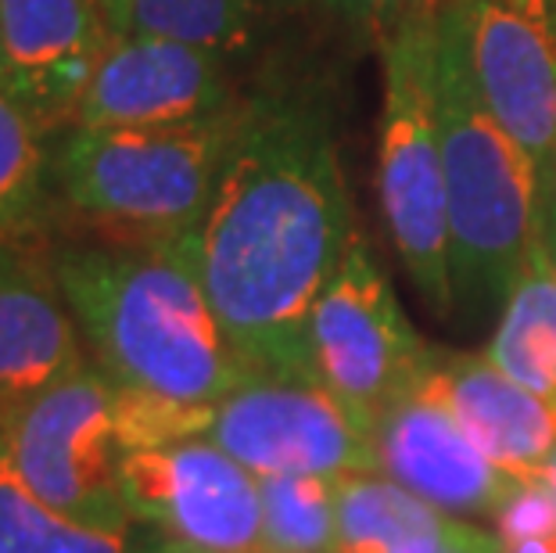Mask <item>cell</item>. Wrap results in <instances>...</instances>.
<instances>
[{
	"instance_id": "cell-1",
	"label": "cell",
	"mask_w": 556,
	"mask_h": 553,
	"mask_svg": "<svg viewBox=\"0 0 556 553\" xmlns=\"http://www.w3.org/2000/svg\"><path fill=\"white\" fill-rule=\"evenodd\" d=\"M356 227L324 76L274 68L244 87L216 194L198 227V269L241 367L313 378L309 316Z\"/></svg>"
},
{
	"instance_id": "cell-2",
	"label": "cell",
	"mask_w": 556,
	"mask_h": 553,
	"mask_svg": "<svg viewBox=\"0 0 556 553\" xmlns=\"http://www.w3.org/2000/svg\"><path fill=\"white\" fill-rule=\"evenodd\" d=\"M47 255L87 356L126 392L212 410L248 378L201 285L198 234L180 241L47 234Z\"/></svg>"
},
{
	"instance_id": "cell-3",
	"label": "cell",
	"mask_w": 556,
	"mask_h": 553,
	"mask_svg": "<svg viewBox=\"0 0 556 553\" xmlns=\"http://www.w3.org/2000/svg\"><path fill=\"white\" fill-rule=\"evenodd\" d=\"M438 129L445 162L453 313L481 324L503 310L539 238V166L492 115L467 62L464 33L438 8Z\"/></svg>"
},
{
	"instance_id": "cell-4",
	"label": "cell",
	"mask_w": 556,
	"mask_h": 553,
	"mask_svg": "<svg viewBox=\"0 0 556 553\" xmlns=\"http://www.w3.org/2000/svg\"><path fill=\"white\" fill-rule=\"evenodd\" d=\"M227 112L159 126H68L51 137L54 205L101 238L180 241L198 234L238 134Z\"/></svg>"
},
{
	"instance_id": "cell-5",
	"label": "cell",
	"mask_w": 556,
	"mask_h": 553,
	"mask_svg": "<svg viewBox=\"0 0 556 553\" xmlns=\"http://www.w3.org/2000/svg\"><path fill=\"white\" fill-rule=\"evenodd\" d=\"M438 8H420L381 40L384 101L377 123V202L395 252L438 316H453L445 162L438 129Z\"/></svg>"
},
{
	"instance_id": "cell-6",
	"label": "cell",
	"mask_w": 556,
	"mask_h": 553,
	"mask_svg": "<svg viewBox=\"0 0 556 553\" xmlns=\"http://www.w3.org/2000/svg\"><path fill=\"white\" fill-rule=\"evenodd\" d=\"M0 450L51 511L109 532L134 528L119 489V385L93 360L37 395L0 406Z\"/></svg>"
},
{
	"instance_id": "cell-7",
	"label": "cell",
	"mask_w": 556,
	"mask_h": 553,
	"mask_svg": "<svg viewBox=\"0 0 556 553\" xmlns=\"http://www.w3.org/2000/svg\"><path fill=\"white\" fill-rule=\"evenodd\" d=\"M438 360L402 313L392 280L359 234L309 316L313 378L374 435L377 417L406 395Z\"/></svg>"
},
{
	"instance_id": "cell-8",
	"label": "cell",
	"mask_w": 556,
	"mask_h": 553,
	"mask_svg": "<svg viewBox=\"0 0 556 553\" xmlns=\"http://www.w3.org/2000/svg\"><path fill=\"white\" fill-rule=\"evenodd\" d=\"M119 489L129 521L194 553H263L258 478L205 435L126 450Z\"/></svg>"
},
{
	"instance_id": "cell-9",
	"label": "cell",
	"mask_w": 556,
	"mask_h": 553,
	"mask_svg": "<svg viewBox=\"0 0 556 553\" xmlns=\"http://www.w3.org/2000/svg\"><path fill=\"white\" fill-rule=\"evenodd\" d=\"M205 439L255 478L266 475H370L374 435L309 378L252 374L208 410Z\"/></svg>"
},
{
	"instance_id": "cell-10",
	"label": "cell",
	"mask_w": 556,
	"mask_h": 553,
	"mask_svg": "<svg viewBox=\"0 0 556 553\" xmlns=\"http://www.w3.org/2000/svg\"><path fill=\"white\" fill-rule=\"evenodd\" d=\"M484 104L539 166L556 173V0H445Z\"/></svg>"
},
{
	"instance_id": "cell-11",
	"label": "cell",
	"mask_w": 556,
	"mask_h": 553,
	"mask_svg": "<svg viewBox=\"0 0 556 553\" xmlns=\"http://www.w3.org/2000/svg\"><path fill=\"white\" fill-rule=\"evenodd\" d=\"M244 98L238 65L208 47L151 33L112 37L73 126H159L227 112Z\"/></svg>"
},
{
	"instance_id": "cell-12",
	"label": "cell",
	"mask_w": 556,
	"mask_h": 553,
	"mask_svg": "<svg viewBox=\"0 0 556 553\" xmlns=\"http://www.w3.org/2000/svg\"><path fill=\"white\" fill-rule=\"evenodd\" d=\"M112 37L98 0H0V90L58 137Z\"/></svg>"
},
{
	"instance_id": "cell-13",
	"label": "cell",
	"mask_w": 556,
	"mask_h": 553,
	"mask_svg": "<svg viewBox=\"0 0 556 553\" xmlns=\"http://www.w3.org/2000/svg\"><path fill=\"white\" fill-rule=\"evenodd\" d=\"M374 453L384 478L456 517L492 514L514 486V478L467 439L424 378L377 417Z\"/></svg>"
},
{
	"instance_id": "cell-14",
	"label": "cell",
	"mask_w": 556,
	"mask_h": 553,
	"mask_svg": "<svg viewBox=\"0 0 556 553\" xmlns=\"http://www.w3.org/2000/svg\"><path fill=\"white\" fill-rule=\"evenodd\" d=\"M87 360L47 255V234H0V406L37 395Z\"/></svg>"
},
{
	"instance_id": "cell-15",
	"label": "cell",
	"mask_w": 556,
	"mask_h": 553,
	"mask_svg": "<svg viewBox=\"0 0 556 553\" xmlns=\"http://www.w3.org/2000/svg\"><path fill=\"white\" fill-rule=\"evenodd\" d=\"M428 392L489 461L510 478L542 475L556 450V410L484 356H442L424 374Z\"/></svg>"
},
{
	"instance_id": "cell-16",
	"label": "cell",
	"mask_w": 556,
	"mask_h": 553,
	"mask_svg": "<svg viewBox=\"0 0 556 553\" xmlns=\"http://www.w3.org/2000/svg\"><path fill=\"white\" fill-rule=\"evenodd\" d=\"M338 553H500V539L370 470L338 478Z\"/></svg>"
},
{
	"instance_id": "cell-17",
	"label": "cell",
	"mask_w": 556,
	"mask_h": 553,
	"mask_svg": "<svg viewBox=\"0 0 556 553\" xmlns=\"http://www.w3.org/2000/svg\"><path fill=\"white\" fill-rule=\"evenodd\" d=\"M319 0H129L126 33L208 47L233 65L266 54Z\"/></svg>"
},
{
	"instance_id": "cell-18",
	"label": "cell",
	"mask_w": 556,
	"mask_h": 553,
	"mask_svg": "<svg viewBox=\"0 0 556 553\" xmlns=\"http://www.w3.org/2000/svg\"><path fill=\"white\" fill-rule=\"evenodd\" d=\"M481 356L556 410V269L542 238L531 241Z\"/></svg>"
},
{
	"instance_id": "cell-19",
	"label": "cell",
	"mask_w": 556,
	"mask_h": 553,
	"mask_svg": "<svg viewBox=\"0 0 556 553\" xmlns=\"http://www.w3.org/2000/svg\"><path fill=\"white\" fill-rule=\"evenodd\" d=\"M54 209L51 137L0 90V234L43 238Z\"/></svg>"
},
{
	"instance_id": "cell-20",
	"label": "cell",
	"mask_w": 556,
	"mask_h": 553,
	"mask_svg": "<svg viewBox=\"0 0 556 553\" xmlns=\"http://www.w3.org/2000/svg\"><path fill=\"white\" fill-rule=\"evenodd\" d=\"M134 546L137 525L129 532H109L51 511L0 450V553H134Z\"/></svg>"
},
{
	"instance_id": "cell-21",
	"label": "cell",
	"mask_w": 556,
	"mask_h": 553,
	"mask_svg": "<svg viewBox=\"0 0 556 553\" xmlns=\"http://www.w3.org/2000/svg\"><path fill=\"white\" fill-rule=\"evenodd\" d=\"M263 553H338V478L266 475Z\"/></svg>"
},
{
	"instance_id": "cell-22",
	"label": "cell",
	"mask_w": 556,
	"mask_h": 553,
	"mask_svg": "<svg viewBox=\"0 0 556 553\" xmlns=\"http://www.w3.org/2000/svg\"><path fill=\"white\" fill-rule=\"evenodd\" d=\"M495 539L500 543H520V539L556 536V492L542 475L514 478L510 492L492 511Z\"/></svg>"
},
{
	"instance_id": "cell-23",
	"label": "cell",
	"mask_w": 556,
	"mask_h": 553,
	"mask_svg": "<svg viewBox=\"0 0 556 553\" xmlns=\"http://www.w3.org/2000/svg\"><path fill=\"white\" fill-rule=\"evenodd\" d=\"M442 0H319V8L330 11L338 22H345L349 29L366 33V37H388L402 18H409L413 11L434 8Z\"/></svg>"
},
{
	"instance_id": "cell-24",
	"label": "cell",
	"mask_w": 556,
	"mask_h": 553,
	"mask_svg": "<svg viewBox=\"0 0 556 553\" xmlns=\"http://www.w3.org/2000/svg\"><path fill=\"white\" fill-rule=\"evenodd\" d=\"M539 238L546 244V255L556 269V173L539 187Z\"/></svg>"
},
{
	"instance_id": "cell-25",
	"label": "cell",
	"mask_w": 556,
	"mask_h": 553,
	"mask_svg": "<svg viewBox=\"0 0 556 553\" xmlns=\"http://www.w3.org/2000/svg\"><path fill=\"white\" fill-rule=\"evenodd\" d=\"M134 553H194V550H187V546H180V543H173L169 536L155 532V528L137 525V546H134Z\"/></svg>"
},
{
	"instance_id": "cell-26",
	"label": "cell",
	"mask_w": 556,
	"mask_h": 553,
	"mask_svg": "<svg viewBox=\"0 0 556 553\" xmlns=\"http://www.w3.org/2000/svg\"><path fill=\"white\" fill-rule=\"evenodd\" d=\"M104 18H109V26L115 37H123L126 33V22H129V0H98Z\"/></svg>"
},
{
	"instance_id": "cell-27",
	"label": "cell",
	"mask_w": 556,
	"mask_h": 553,
	"mask_svg": "<svg viewBox=\"0 0 556 553\" xmlns=\"http://www.w3.org/2000/svg\"><path fill=\"white\" fill-rule=\"evenodd\" d=\"M500 553H556V536L520 539V543H500Z\"/></svg>"
},
{
	"instance_id": "cell-28",
	"label": "cell",
	"mask_w": 556,
	"mask_h": 553,
	"mask_svg": "<svg viewBox=\"0 0 556 553\" xmlns=\"http://www.w3.org/2000/svg\"><path fill=\"white\" fill-rule=\"evenodd\" d=\"M542 478H546L549 486H553V492H556V450H553V456H549V464L542 467Z\"/></svg>"
}]
</instances>
